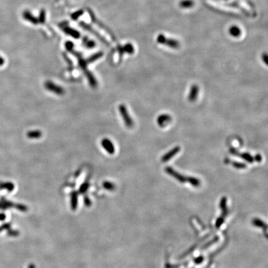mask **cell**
I'll return each instance as SVG.
<instances>
[{
	"mask_svg": "<svg viewBox=\"0 0 268 268\" xmlns=\"http://www.w3.org/2000/svg\"><path fill=\"white\" fill-rule=\"evenodd\" d=\"M8 234L10 236H16L18 235V232H17L15 230H10L8 232Z\"/></svg>",
	"mask_w": 268,
	"mask_h": 268,
	"instance_id": "d4e9b609",
	"label": "cell"
},
{
	"mask_svg": "<svg viewBox=\"0 0 268 268\" xmlns=\"http://www.w3.org/2000/svg\"><path fill=\"white\" fill-rule=\"evenodd\" d=\"M10 227H11V225L9 224V223H5V224H3L1 227H0V232H2L3 230H5V229H9Z\"/></svg>",
	"mask_w": 268,
	"mask_h": 268,
	"instance_id": "7402d4cb",
	"label": "cell"
},
{
	"mask_svg": "<svg viewBox=\"0 0 268 268\" xmlns=\"http://www.w3.org/2000/svg\"><path fill=\"white\" fill-rule=\"evenodd\" d=\"M254 160H256V161L258 162H260L261 161V160H262L261 156L260 154H259L255 155V156L254 157Z\"/></svg>",
	"mask_w": 268,
	"mask_h": 268,
	"instance_id": "cb8c5ba5",
	"label": "cell"
},
{
	"mask_svg": "<svg viewBox=\"0 0 268 268\" xmlns=\"http://www.w3.org/2000/svg\"><path fill=\"white\" fill-rule=\"evenodd\" d=\"M229 33L232 37H238L240 36V35L241 34V29L238 27H237L236 26H233L230 28Z\"/></svg>",
	"mask_w": 268,
	"mask_h": 268,
	"instance_id": "7c38bea8",
	"label": "cell"
},
{
	"mask_svg": "<svg viewBox=\"0 0 268 268\" xmlns=\"http://www.w3.org/2000/svg\"><path fill=\"white\" fill-rule=\"evenodd\" d=\"M119 111L121 113V116L124 120V122L125 124V125L127 127H132L133 125V121L131 118V117L130 116V115L128 113L127 109L126 108V107L124 105H121L119 106Z\"/></svg>",
	"mask_w": 268,
	"mask_h": 268,
	"instance_id": "3957f363",
	"label": "cell"
},
{
	"mask_svg": "<svg viewBox=\"0 0 268 268\" xmlns=\"http://www.w3.org/2000/svg\"><path fill=\"white\" fill-rule=\"evenodd\" d=\"M102 146L103 147V148L109 153H113L115 151L113 143H112V142L107 139H104L102 141Z\"/></svg>",
	"mask_w": 268,
	"mask_h": 268,
	"instance_id": "9c48e42d",
	"label": "cell"
},
{
	"mask_svg": "<svg viewBox=\"0 0 268 268\" xmlns=\"http://www.w3.org/2000/svg\"><path fill=\"white\" fill-rule=\"evenodd\" d=\"M194 4L192 0H183L180 3V6L182 8H190L194 6Z\"/></svg>",
	"mask_w": 268,
	"mask_h": 268,
	"instance_id": "4fadbf2b",
	"label": "cell"
},
{
	"mask_svg": "<svg viewBox=\"0 0 268 268\" xmlns=\"http://www.w3.org/2000/svg\"><path fill=\"white\" fill-rule=\"evenodd\" d=\"M14 187L13 183L0 182V189H6L8 191H12L14 189Z\"/></svg>",
	"mask_w": 268,
	"mask_h": 268,
	"instance_id": "5bb4252c",
	"label": "cell"
},
{
	"mask_svg": "<svg viewBox=\"0 0 268 268\" xmlns=\"http://www.w3.org/2000/svg\"><path fill=\"white\" fill-rule=\"evenodd\" d=\"M83 14V10H78L76 12H75L74 13L72 14V18L73 20H76L77 19H78L82 14Z\"/></svg>",
	"mask_w": 268,
	"mask_h": 268,
	"instance_id": "44dd1931",
	"label": "cell"
},
{
	"mask_svg": "<svg viewBox=\"0 0 268 268\" xmlns=\"http://www.w3.org/2000/svg\"><path fill=\"white\" fill-rule=\"evenodd\" d=\"M41 132L38 130L31 131L28 133V137L31 139H37L41 136Z\"/></svg>",
	"mask_w": 268,
	"mask_h": 268,
	"instance_id": "2e32d148",
	"label": "cell"
},
{
	"mask_svg": "<svg viewBox=\"0 0 268 268\" xmlns=\"http://www.w3.org/2000/svg\"><path fill=\"white\" fill-rule=\"evenodd\" d=\"M83 43L84 46L87 47V48H93V47L95 46V43L94 41L89 39L87 37H84L83 39Z\"/></svg>",
	"mask_w": 268,
	"mask_h": 268,
	"instance_id": "e0dca14e",
	"label": "cell"
},
{
	"mask_svg": "<svg viewBox=\"0 0 268 268\" xmlns=\"http://www.w3.org/2000/svg\"><path fill=\"white\" fill-rule=\"evenodd\" d=\"M262 60L265 63L266 65H267V60H268V56L266 53L262 54Z\"/></svg>",
	"mask_w": 268,
	"mask_h": 268,
	"instance_id": "603a6c76",
	"label": "cell"
},
{
	"mask_svg": "<svg viewBox=\"0 0 268 268\" xmlns=\"http://www.w3.org/2000/svg\"><path fill=\"white\" fill-rule=\"evenodd\" d=\"M29 268H34V266H32V265H31L30 266H29Z\"/></svg>",
	"mask_w": 268,
	"mask_h": 268,
	"instance_id": "f1b7e54d",
	"label": "cell"
},
{
	"mask_svg": "<svg viewBox=\"0 0 268 268\" xmlns=\"http://www.w3.org/2000/svg\"><path fill=\"white\" fill-rule=\"evenodd\" d=\"M171 120L172 118L171 116L167 114H163L157 117L156 122H157V124L160 127H163L166 126L168 124L170 123L171 122Z\"/></svg>",
	"mask_w": 268,
	"mask_h": 268,
	"instance_id": "5b68a950",
	"label": "cell"
},
{
	"mask_svg": "<svg viewBox=\"0 0 268 268\" xmlns=\"http://www.w3.org/2000/svg\"><path fill=\"white\" fill-rule=\"evenodd\" d=\"M5 60H4V58L2 57V56H0V66H2V65H3V64L5 63Z\"/></svg>",
	"mask_w": 268,
	"mask_h": 268,
	"instance_id": "4316f807",
	"label": "cell"
},
{
	"mask_svg": "<svg viewBox=\"0 0 268 268\" xmlns=\"http://www.w3.org/2000/svg\"><path fill=\"white\" fill-rule=\"evenodd\" d=\"M13 206L14 204L13 203L9 202V201H7L6 200L3 199L0 201V209H6V208L13 207Z\"/></svg>",
	"mask_w": 268,
	"mask_h": 268,
	"instance_id": "9a60e30c",
	"label": "cell"
},
{
	"mask_svg": "<svg viewBox=\"0 0 268 268\" xmlns=\"http://www.w3.org/2000/svg\"><path fill=\"white\" fill-rule=\"evenodd\" d=\"M203 261V256H200V257L197 258V259H195V262H196V264H200Z\"/></svg>",
	"mask_w": 268,
	"mask_h": 268,
	"instance_id": "484cf974",
	"label": "cell"
},
{
	"mask_svg": "<svg viewBox=\"0 0 268 268\" xmlns=\"http://www.w3.org/2000/svg\"><path fill=\"white\" fill-rule=\"evenodd\" d=\"M120 52L122 54L126 52L128 54H133L134 52V48L131 43H127L123 47H120Z\"/></svg>",
	"mask_w": 268,
	"mask_h": 268,
	"instance_id": "8fae6325",
	"label": "cell"
},
{
	"mask_svg": "<svg viewBox=\"0 0 268 268\" xmlns=\"http://www.w3.org/2000/svg\"><path fill=\"white\" fill-rule=\"evenodd\" d=\"M232 165L236 168L238 169H243L247 167V165L244 163L238 162H232Z\"/></svg>",
	"mask_w": 268,
	"mask_h": 268,
	"instance_id": "ffe728a7",
	"label": "cell"
},
{
	"mask_svg": "<svg viewBox=\"0 0 268 268\" xmlns=\"http://www.w3.org/2000/svg\"><path fill=\"white\" fill-rule=\"evenodd\" d=\"M230 152L232 154H233V155L237 156H240V158H243L245 161L248 162V163H251L255 161L254 157H253V156L249 153H247V152L240 153L236 148H233V147L230 148Z\"/></svg>",
	"mask_w": 268,
	"mask_h": 268,
	"instance_id": "277c9868",
	"label": "cell"
},
{
	"mask_svg": "<svg viewBox=\"0 0 268 268\" xmlns=\"http://www.w3.org/2000/svg\"><path fill=\"white\" fill-rule=\"evenodd\" d=\"M165 171L171 176L176 178L177 181H179L181 183H185V182H189L190 183L192 186L197 187L200 185V181L197 180L195 177H187L184 175L181 174L176 172L175 170H174L172 168L168 166L165 168Z\"/></svg>",
	"mask_w": 268,
	"mask_h": 268,
	"instance_id": "6da1fadb",
	"label": "cell"
},
{
	"mask_svg": "<svg viewBox=\"0 0 268 268\" xmlns=\"http://www.w3.org/2000/svg\"><path fill=\"white\" fill-rule=\"evenodd\" d=\"M181 148L179 146H176L172 148L170 151L167 152L165 154H164L162 157V161L163 162H166L171 160L173 156H174L179 151H180Z\"/></svg>",
	"mask_w": 268,
	"mask_h": 268,
	"instance_id": "8992f818",
	"label": "cell"
},
{
	"mask_svg": "<svg viewBox=\"0 0 268 268\" xmlns=\"http://www.w3.org/2000/svg\"><path fill=\"white\" fill-rule=\"evenodd\" d=\"M46 11L44 9H42L39 13V17L38 19V21L39 23L40 24H43L46 21Z\"/></svg>",
	"mask_w": 268,
	"mask_h": 268,
	"instance_id": "ac0fdd59",
	"label": "cell"
},
{
	"mask_svg": "<svg viewBox=\"0 0 268 268\" xmlns=\"http://www.w3.org/2000/svg\"><path fill=\"white\" fill-rule=\"evenodd\" d=\"M22 17L26 20L30 22L31 23L33 24H37L39 23L38 19L35 17L30 11H24L22 13Z\"/></svg>",
	"mask_w": 268,
	"mask_h": 268,
	"instance_id": "52a82bcc",
	"label": "cell"
},
{
	"mask_svg": "<svg viewBox=\"0 0 268 268\" xmlns=\"http://www.w3.org/2000/svg\"><path fill=\"white\" fill-rule=\"evenodd\" d=\"M156 41L160 44L165 45L173 49H177L180 46V43L173 39H168L163 34H160L156 38Z\"/></svg>",
	"mask_w": 268,
	"mask_h": 268,
	"instance_id": "7a4b0ae2",
	"label": "cell"
},
{
	"mask_svg": "<svg viewBox=\"0 0 268 268\" xmlns=\"http://www.w3.org/2000/svg\"><path fill=\"white\" fill-rule=\"evenodd\" d=\"M63 31L66 34H69V35H70L74 38H76V39L78 38L80 36V34L79 33L78 31H77L76 30H75L73 28H71L69 26H65L63 28Z\"/></svg>",
	"mask_w": 268,
	"mask_h": 268,
	"instance_id": "30bf717a",
	"label": "cell"
},
{
	"mask_svg": "<svg viewBox=\"0 0 268 268\" xmlns=\"http://www.w3.org/2000/svg\"><path fill=\"white\" fill-rule=\"evenodd\" d=\"M6 218V215L4 214H0V220H4Z\"/></svg>",
	"mask_w": 268,
	"mask_h": 268,
	"instance_id": "83f0119b",
	"label": "cell"
},
{
	"mask_svg": "<svg viewBox=\"0 0 268 268\" xmlns=\"http://www.w3.org/2000/svg\"><path fill=\"white\" fill-rule=\"evenodd\" d=\"M253 224L256 227H263V228L265 227L266 229L267 228L266 225H265L264 223L262 222V221H261L259 219H257V218L254 219L253 221Z\"/></svg>",
	"mask_w": 268,
	"mask_h": 268,
	"instance_id": "d6986e66",
	"label": "cell"
},
{
	"mask_svg": "<svg viewBox=\"0 0 268 268\" xmlns=\"http://www.w3.org/2000/svg\"><path fill=\"white\" fill-rule=\"evenodd\" d=\"M199 90V87L197 85L194 84L191 86L190 93L188 96V100L190 102H194L196 100L198 95Z\"/></svg>",
	"mask_w": 268,
	"mask_h": 268,
	"instance_id": "ba28073f",
	"label": "cell"
}]
</instances>
